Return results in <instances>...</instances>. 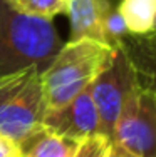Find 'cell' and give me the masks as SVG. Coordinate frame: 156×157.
<instances>
[{"instance_id": "cell-14", "label": "cell", "mask_w": 156, "mask_h": 157, "mask_svg": "<svg viewBox=\"0 0 156 157\" xmlns=\"http://www.w3.org/2000/svg\"><path fill=\"white\" fill-rule=\"evenodd\" d=\"M102 157H136V155H133L129 151H126L124 147H121L119 144H116V142L113 140L111 147L107 149L106 154H104Z\"/></svg>"}, {"instance_id": "cell-15", "label": "cell", "mask_w": 156, "mask_h": 157, "mask_svg": "<svg viewBox=\"0 0 156 157\" xmlns=\"http://www.w3.org/2000/svg\"><path fill=\"white\" fill-rule=\"evenodd\" d=\"M150 33H151V35H154V37H156V18H154V24H153V30H151Z\"/></svg>"}, {"instance_id": "cell-10", "label": "cell", "mask_w": 156, "mask_h": 157, "mask_svg": "<svg viewBox=\"0 0 156 157\" xmlns=\"http://www.w3.org/2000/svg\"><path fill=\"white\" fill-rule=\"evenodd\" d=\"M128 25L129 32L136 35H144L153 30L156 18V3L148 0H122L118 7Z\"/></svg>"}, {"instance_id": "cell-2", "label": "cell", "mask_w": 156, "mask_h": 157, "mask_svg": "<svg viewBox=\"0 0 156 157\" xmlns=\"http://www.w3.org/2000/svg\"><path fill=\"white\" fill-rule=\"evenodd\" d=\"M116 47L92 39L69 40L42 70L47 110L59 109L76 99L113 60Z\"/></svg>"}, {"instance_id": "cell-3", "label": "cell", "mask_w": 156, "mask_h": 157, "mask_svg": "<svg viewBox=\"0 0 156 157\" xmlns=\"http://www.w3.org/2000/svg\"><path fill=\"white\" fill-rule=\"evenodd\" d=\"M40 74L30 65L0 77V136L18 145L42 129L47 102Z\"/></svg>"}, {"instance_id": "cell-18", "label": "cell", "mask_w": 156, "mask_h": 157, "mask_svg": "<svg viewBox=\"0 0 156 157\" xmlns=\"http://www.w3.org/2000/svg\"><path fill=\"white\" fill-rule=\"evenodd\" d=\"M150 35H151V33H150ZM151 37H154V35H151ZM154 39H156V37H154Z\"/></svg>"}, {"instance_id": "cell-1", "label": "cell", "mask_w": 156, "mask_h": 157, "mask_svg": "<svg viewBox=\"0 0 156 157\" xmlns=\"http://www.w3.org/2000/svg\"><path fill=\"white\" fill-rule=\"evenodd\" d=\"M62 45L52 20L24 13L0 0V77L30 65L44 70Z\"/></svg>"}, {"instance_id": "cell-4", "label": "cell", "mask_w": 156, "mask_h": 157, "mask_svg": "<svg viewBox=\"0 0 156 157\" xmlns=\"http://www.w3.org/2000/svg\"><path fill=\"white\" fill-rule=\"evenodd\" d=\"M116 144L136 157H156V92L136 85L114 125Z\"/></svg>"}, {"instance_id": "cell-8", "label": "cell", "mask_w": 156, "mask_h": 157, "mask_svg": "<svg viewBox=\"0 0 156 157\" xmlns=\"http://www.w3.org/2000/svg\"><path fill=\"white\" fill-rule=\"evenodd\" d=\"M119 45L134 65L138 84L156 92V39L150 33L136 35L129 32Z\"/></svg>"}, {"instance_id": "cell-11", "label": "cell", "mask_w": 156, "mask_h": 157, "mask_svg": "<svg viewBox=\"0 0 156 157\" xmlns=\"http://www.w3.org/2000/svg\"><path fill=\"white\" fill-rule=\"evenodd\" d=\"M12 5L24 13L52 20L61 13H67L69 0H15Z\"/></svg>"}, {"instance_id": "cell-17", "label": "cell", "mask_w": 156, "mask_h": 157, "mask_svg": "<svg viewBox=\"0 0 156 157\" xmlns=\"http://www.w3.org/2000/svg\"><path fill=\"white\" fill-rule=\"evenodd\" d=\"M148 2H154V3H156V0H148Z\"/></svg>"}, {"instance_id": "cell-9", "label": "cell", "mask_w": 156, "mask_h": 157, "mask_svg": "<svg viewBox=\"0 0 156 157\" xmlns=\"http://www.w3.org/2000/svg\"><path fill=\"white\" fill-rule=\"evenodd\" d=\"M79 142L57 136L46 127L29 137L22 145V157H74Z\"/></svg>"}, {"instance_id": "cell-13", "label": "cell", "mask_w": 156, "mask_h": 157, "mask_svg": "<svg viewBox=\"0 0 156 157\" xmlns=\"http://www.w3.org/2000/svg\"><path fill=\"white\" fill-rule=\"evenodd\" d=\"M0 157H22V151L18 144L0 136Z\"/></svg>"}, {"instance_id": "cell-12", "label": "cell", "mask_w": 156, "mask_h": 157, "mask_svg": "<svg viewBox=\"0 0 156 157\" xmlns=\"http://www.w3.org/2000/svg\"><path fill=\"white\" fill-rule=\"evenodd\" d=\"M102 32H104V42L111 47H118L121 44V40L129 33L128 25H126L124 18H122L121 12L118 9L111 7V10L107 12L106 18H104Z\"/></svg>"}, {"instance_id": "cell-7", "label": "cell", "mask_w": 156, "mask_h": 157, "mask_svg": "<svg viewBox=\"0 0 156 157\" xmlns=\"http://www.w3.org/2000/svg\"><path fill=\"white\" fill-rule=\"evenodd\" d=\"M109 10V0H69L70 40L92 39L106 44L102 25Z\"/></svg>"}, {"instance_id": "cell-5", "label": "cell", "mask_w": 156, "mask_h": 157, "mask_svg": "<svg viewBox=\"0 0 156 157\" xmlns=\"http://www.w3.org/2000/svg\"><path fill=\"white\" fill-rule=\"evenodd\" d=\"M136 85H138V77L131 59L121 45L116 47L113 60L104 67V70L94 78L91 85L92 100L99 114L101 134L109 137L113 136L122 105Z\"/></svg>"}, {"instance_id": "cell-6", "label": "cell", "mask_w": 156, "mask_h": 157, "mask_svg": "<svg viewBox=\"0 0 156 157\" xmlns=\"http://www.w3.org/2000/svg\"><path fill=\"white\" fill-rule=\"evenodd\" d=\"M91 85L69 104L59 109L47 110L44 115L42 127L57 136L77 142L99 132V114L92 100Z\"/></svg>"}, {"instance_id": "cell-16", "label": "cell", "mask_w": 156, "mask_h": 157, "mask_svg": "<svg viewBox=\"0 0 156 157\" xmlns=\"http://www.w3.org/2000/svg\"><path fill=\"white\" fill-rule=\"evenodd\" d=\"M7 2H10V3H14V2H15V0H7Z\"/></svg>"}]
</instances>
